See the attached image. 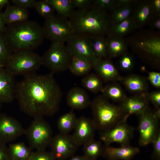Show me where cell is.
<instances>
[{"label": "cell", "mask_w": 160, "mask_h": 160, "mask_svg": "<svg viewBox=\"0 0 160 160\" xmlns=\"http://www.w3.org/2000/svg\"><path fill=\"white\" fill-rule=\"evenodd\" d=\"M91 44L93 51L97 57L103 59L107 56L106 36H92Z\"/></svg>", "instance_id": "obj_34"}, {"label": "cell", "mask_w": 160, "mask_h": 160, "mask_svg": "<svg viewBox=\"0 0 160 160\" xmlns=\"http://www.w3.org/2000/svg\"><path fill=\"white\" fill-rule=\"evenodd\" d=\"M73 6L74 8L77 9H81L87 7L93 3V0H71Z\"/></svg>", "instance_id": "obj_43"}, {"label": "cell", "mask_w": 160, "mask_h": 160, "mask_svg": "<svg viewBox=\"0 0 160 160\" xmlns=\"http://www.w3.org/2000/svg\"><path fill=\"white\" fill-rule=\"evenodd\" d=\"M93 120L96 129L100 132L109 129L129 116L119 106L110 103L103 95L96 97L91 103Z\"/></svg>", "instance_id": "obj_4"}, {"label": "cell", "mask_w": 160, "mask_h": 160, "mask_svg": "<svg viewBox=\"0 0 160 160\" xmlns=\"http://www.w3.org/2000/svg\"><path fill=\"white\" fill-rule=\"evenodd\" d=\"M66 101L73 110L84 109L90 105L91 103L87 92L77 87H73L69 90L67 94Z\"/></svg>", "instance_id": "obj_20"}, {"label": "cell", "mask_w": 160, "mask_h": 160, "mask_svg": "<svg viewBox=\"0 0 160 160\" xmlns=\"http://www.w3.org/2000/svg\"><path fill=\"white\" fill-rule=\"evenodd\" d=\"M151 7L154 17L160 16V0H151Z\"/></svg>", "instance_id": "obj_46"}, {"label": "cell", "mask_w": 160, "mask_h": 160, "mask_svg": "<svg viewBox=\"0 0 160 160\" xmlns=\"http://www.w3.org/2000/svg\"><path fill=\"white\" fill-rule=\"evenodd\" d=\"M8 26L4 38L9 49L13 53L33 51L45 38L43 26L34 21L28 20Z\"/></svg>", "instance_id": "obj_3"}, {"label": "cell", "mask_w": 160, "mask_h": 160, "mask_svg": "<svg viewBox=\"0 0 160 160\" xmlns=\"http://www.w3.org/2000/svg\"><path fill=\"white\" fill-rule=\"evenodd\" d=\"M37 1L36 0H12L13 5L27 9L34 7Z\"/></svg>", "instance_id": "obj_41"}, {"label": "cell", "mask_w": 160, "mask_h": 160, "mask_svg": "<svg viewBox=\"0 0 160 160\" xmlns=\"http://www.w3.org/2000/svg\"><path fill=\"white\" fill-rule=\"evenodd\" d=\"M75 33L106 36L112 25L110 12L92 4L74 10L68 19Z\"/></svg>", "instance_id": "obj_2"}, {"label": "cell", "mask_w": 160, "mask_h": 160, "mask_svg": "<svg viewBox=\"0 0 160 160\" xmlns=\"http://www.w3.org/2000/svg\"><path fill=\"white\" fill-rule=\"evenodd\" d=\"M1 67L0 66V67Z\"/></svg>", "instance_id": "obj_52"}, {"label": "cell", "mask_w": 160, "mask_h": 160, "mask_svg": "<svg viewBox=\"0 0 160 160\" xmlns=\"http://www.w3.org/2000/svg\"></svg>", "instance_id": "obj_53"}, {"label": "cell", "mask_w": 160, "mask_h": 160, "mask_svg": "<svg viewBox=\"0 0 160 160\" xmlns=\"http://www.w3.org/2000/svg\"><path fill=\"white\" fill-rule=\"evenodd\" d=\"M8 148L11 160H28L33 152L23 142L11 144Z\"/></svg>", "instance_id": "obj_27"}, {"label": "cell", "mask_w": 160, "mask_h": 160, "mask_svg": "<svg viewBox=\"0 0 160 160\" xmlns=\"http://www.w3.org/2000/svg\"><path fill=\"white\" fill-rule=\"evenodd\" d=\"M4 37L0 35V66L5 65L7 60L11 55Z\"/></svg>", "instance_id": "obj_37"}, {"label": "cell", "mask_w": 160, "mask_h": 160, "mask_svg": "<svg viewBox=\"0 0 160 160\" xmlns=\"http://www.w3.org/2000/svg\"><path fill=\"white\" fill-rule=\"evenodd\" d=\"M42 65L41 57L33 51L14 52L8 58L6 69L13 76L33 74Z\"/></svg>", "instance_id": "obj_6"}, {"label": "cell", "mask_w": 160, "mask_h": 160, "mask_svg": "<svg viewBox=\"0 0 160 160\" xmlns=\"http://www.w3.org/2000/svg\"><path fill=\"white\" fill-rule=\"evenodd\" d=\"M0 67V103H9L15 98L14 76Z\"/></svg>", "instance_id": "obj_18"}, {"label": "cell", "mask_w": 160, "mask_h": 160, "mask_svg": "<svg viewBox=\"0 0 160 160\" xmlns=\"http://www.w3.org/2000/svg\"><path fill=\"white\" fill-rule=\"evenodd\" d=\"M81 84L85 88L95 93L101 92L104 87L101 79L97 74L93 73L85 75L82 79Z\"/></svg>", "instance_id": "obj_32"}, {"label": "cell", "mask_w": 160, "mask_h": 160, "mask_svg": "<svg viewBox=\"0 0 160 160\" xmlns=\"http://www.w3.org/2000/svg\"><path fill=\"white\" fill-rule=\"evenodd\" d=\"M69 160H88L84 156H73Z\"/></svg>", "instance_id": "obj_49"}, {"label": "cell", "mask_w": 160, "mask_h": 160, "mask_svg": "<svg viewBox=\"0 0 160 160\" xmlns=\"http://www.w3.org/2000/svg\"><path fill=\"white\" fill-rule=\"evenodd\" d=\"M93 3L98 7L109 12L117 5V0H95Z\"/></svg>", "instance_id": "obj_39"}, {"label": "cell", "mask_w": 160, "mask_h": 160, "mask_svg": "<svg viewBox=\"0 0 160 160\" xmlns=\"http://www.w3.org/2000/svg\"><path fill=\"white\" fill-rule=\"evenodd\" d=\"M34 8L40 15L46 19L55 15V10L47 0L37 1Z\"/></svg>", "instance_id": "obj_35"}, {"label": "cell", "mask_w": 160, "mask_h": 160, "mask_svg": "<svg viewBox=\"0 0 160 160\" xmlns=\"http://www.w3.org/2000/svg\"><path fill=\"white\" fill-rule=\"evenodd\" d=\"M28 160H56L53 155L50 152L45 150H36L33 152Z\"/></svg>", "instance_id": "obj_38"}, {"label": "cell", "mask_w": 160, "mask_h": 160, "mask_svg": "<svg viewBox=\"0 0 160 160\" xmlns=\"http://www.w3.org/2000/svg\"><path fill=\"white\" fill-rule=\"evenodd\" d=\"M129 91L139 94L146 93L148 87L145 80L136 75H130L122 78L121 80Z\"/></svg>", "instance_id": "obj_26"}, {"label": "cell", "mask_w": 160, "mask_h": 160, "mask_svg": "<svg viewBox=\"0 0 160 160\" xmlns=\"http://www.w3.org/2000/svg\"><path fill=\"white\" fill-rule=\"evenodd\" d=\"M9 1L8 0H0V9L8 4Z\"/></svg>", "instance_id": "obj_50"}, {"label": "cell", "mask_w": 160, "mask_h": 160, "mask_svg": "<svg viewBox=\"0 0 160 160\" xmlns=\"http://www.w3.org/2000/svg\"><path fill=\"white\" fill-rule=\"evenodd\" d=\"M139 151L138 148L129 145L119 148L104 145L101 156L108 160H130Z\"/></svg>", "instance_id": "obj_17"}, {"label": "cell", "mask_w": 160, "mask_h": 160, "mask_svg": "<svg viewBox=\"0 0 160 160\" xmlns=\"http://www.w3.org/2000/svg\"><path fill=\"white\" fill-rule=\"evenodd\" d=\"M6 25H9L28 20L29 12L27 9L16 5H9L3 12Z\"/></svg>", "instance_id": "obj_23"}, {"label": "cell", "mask_w": 160, "mask_h": 160, "mask_svg": "<svg viewBox=\"0 0 160 160\" xmlns=\"http://www.w3.org/2000/svg\"><path fill=\"white\" fill-rule=\"evenodd\" d=\"M149 101L147 93L139 94L127 97L119 106L124 113L129 116L132 114L139 115L149 108Z\"/></svg>", "instance_id": "obj_16"}, {"label": "cell", "mask_w": 160, "mask_h": 160, "mask_svg": "<svg viewBox=\"0 0 160 160\" xmlns=\"http://www.w3.org/2000/svg\"><path fill=\"white\" fill-rule=\"evenodd\" d=\"M147 96L149 101L154 105L156 109L160 108V92L156 91L147 93Z\"/></svg>", "instance_id": "obj_42"}, {"label": "cell", "mask_w": 160, "mask_h": 160, "mask_svg": "<svg viewBox=\"0 0 160 160\" xmlns=\"http://www.w3.org/2000/svg\"><path fill=\"white\" fill-rule=\"evenodd\" d=\"M83 145V156L88 160H97L101 155L103 146L101 141L93 139Z\"/></svg>", "instance_id": "obj_33"}, {"label": "cell", "mask_w": 160, "mask_h": 160, "mask_svg": "<svg viewBox=\"0 0 160 160\" xmlns=\"http://www.w3.org/2000/svg\"><path fill=\"white\" fill-rule=\"evenodd\" d=\"M134 131V128L124 120L109 129L100 131V138L105 145L114 143H119L121 146L129 145Z\"/></svg>", "instance_id": "obj_12"}, {"label": "cell", "mask_w": 160, "mask_h": 160, "mask_svg": "<svg viewBox=\"0 0 160 160\" xmlns=\"http://www.w3.org/2000/svg\"><path fill=\"white\" fill-rule=\"evenodd\" d=\"M132 17L137 29L142 28L149 25L154 17L151 8V0L138 1Z\"/></svg>", "instance_id": "obj_19"}, {"label": "cell", "mask_w": 160, "mask_h": 160, "mask_svg": "<svg viewBox=\"0 0 160 160\" xmlns=\"http://www.w3.org/2000/svg\"><path fill=\"white\" fill-rule=\"evenodd\" d=\"M43 28L45 38L52 43L64 44L75 33L68 20L57 14L46 19Z\"/></svg>", "instance_id": "obj_9"}, {"label": "cell", "mask_w": 160, "mask_h": 160, "mask_svg": "<svg viewBox=\"0 0 160 160\" xmlns=\"http://www.w3.org/2000/svg\"><path fill=\"white\" fill-rule=\"evenodd\" d=\"M149 25L151 28L160 30V16L154 17L151 20Z\"/></svg>", "instance_id": "obj_47"}, {"label": "cell", "mask_w": 160, "mask_h": 160, "mask_svg": "<svg viewBox=\"0 0 160 160\" xmlns=\"http://www.w3.org/2000/svg\"><path fill=\"white\" fill-rule=\"evenodd\" d=\"M103 96L116 102H121L127 96L121 87L118 84H111L103 87L101 92Z\"/></svg>", "instance_id": "obj_29"}, {"label": "cell", "mask_w": 160, "mask_h": 160, "mask_svg": "<svg viewBox=\"0 0 160 160\" xmlns=\"http://www.w3.org/2000/svg\"><path fill=\"white\" fill-rule=\"evenodd\" d=\"M138 1L120 4L117 0L116 7L110 12L112 25L119 23L132 16L135 6Z\"/></svg>", "instance_id": "obj_22"}, {"label": "cell", "mask_w": 160, "mask_h": 160, "mask_svg": "<svg viewBox=\"0 0 160 160\" xmlns=\"http://www.w3.org/2000/svg\"><path fill=\"white\" fill-rule=\"evenodd\" d=\"M6 143L0 140V160H11Z\"/></svg>", "instance_id": "obj_45"}, {"label": "cell", "mask_w": 160, "mask_h": 160, "mask_svg": "<svg viewBox=\"0 0 160 160\" xmlns=\"http://www.w3.org/2000/svg\"><path fill=\"white\" fill-rule=\"evenodd\" d=\"M137 29L132 16L119 23L113 25L107 36L124 37Z\"/></svg>", "instance_id": "obj_24"}, {"label": "cell", "mask_w": 160, "mask_h": 160, "mask_svg": "<svg viewBox=\"0 0 160 160\" xmlns=\"http://www.w3.org/2000/svg\"><path fill=\"white\" fill-rule=\"evenodd\" d=\"M72 57L64 44L52 43L41 56L42 65L53 73L63 71L68 69Z\"/></svg>", "instance_id": "obj_8"}, {"label": "cell", "mask_w": 160, "mask_h": 160, "mask_svg": "<svg viewBox=\"0 0 160 160\" xmlns=\"http://www.w3.org/2000/svg\"><path fill=\"white\" fill-rule=\"evenodd\" d=\"M96 129L92 120L83 116L77 118L72 135L78 145H83L94 139Z\"/></svg>", "instance_id": "obj_15"}, {"label": "cell", "mask_w": 160, "mask_h": 160, "mask_svg": "<svg viewBox=\"0 0 160 160\" xmlns=\"http://www.w3.org/2000/svg\"><path fill=\"white\" fill-rule=\"evenodd\" d=\"M107 41V56L111 57L121 56L127 52L128 45L124 37H108Z\"/></svg>", "instance_id": "obj_25"}, {"label": "cell", "mask_w": 160, "mask_h": 160, "mask_svg": "<svg viewBox=\"0 0 160 160\" xmlns=\"http://www.w3.org/2000/svg\"><path fill=\"white\" fill-rule=\"evenodd\" d=\"M148 79L154 86L159 88L160 87V73L155 71L148 73Z\"/></svg>", "instance_id": "obj_44"}, {"label": "cell", "mask_w": 160, "mask_h": 160, "mask_svg": "<svg viewBox=\"0 0 160 160\" xmlns=\"http://www.w3.org/2000/svg\"><path fill=\"white\" fill-rule=\"evenodd\" d=\"M94 68L102 80L105 81L121 80L122 77L117 69L110 60L100 59Z\"/></svg>", "instance_id": "obj_21"}, {"label": "cell", "mask_w": 160, "mask_h": 160, "mask_svg": "<svg viewBox=\"0 0 160 160\" xmlns=\"http://www.w3.org/2000/svg\"><path fill=\"white\" fill-rule=\"evenodd\" d=\"M6 25L3 12L0 9V35L5 32L7 28Z\"/></svg>", "instance_id": "obj_48"}, {"label": "cell", "mask_w": 160, "mask_h": 160, "mask_svg": "<svg viewBox=\"0 0 160 160\" xmlns=\"http://www.w3.org/2000/svg\"><path fill=\"white\" fill-rule=\"evenodd\" d=\"M121 56L119 63L120 68L123 70H131L134 65V60L133 56L127 52Z\"/></svg>", "instance_id": "obj_36"}, {"label": "cell", "mask_w": 160, "mask_h": 160, "mask_svg": "<svg viewBox=\"0 0 160 160\" xmlns=\"http://www.w3.org/2000/svg\"><path fill=\"white\" fill-rule=\"evenodd\" d=\"M139 145L142 146L152 143L160 131V108L154 111L150 108L138 115Z\"/></svg>", "instance_id": "obj_10"}, {"label": "cell", "mask_w": 160, "mask_h": 160, "mask_svg": "<svg viewBox=\"0 0 160 160\" xmlns=\"http://www.w3.org/2000/svg\"><path fill=\"white\" fill-rule=\"evenodd\" d=\"M128 46L135 51L159 61L160 57V36L159 31L143 30L126 39Z\"/></svg>", "instance_id": "obj_5"}, {"label": "cell", "mask_w": 160, "mask_h": 160, "mask_svg": "<svg viewBox=\"0 0 160 160\" xmlns=\"http://www.w3.org/2000/svg\"><path fill=\"white\" fill-rule=\"evenodd\" d=\"M53 74L35 73L16 84L15 98L23 112L34 118L51 116L58 111L63 94Z\"/></svg>", "instance_id": "obj_1"}, {"label": "cell", "mask_w": 160, "mask_h": 160, "mask_svg": "<svg viewBox=\"0 0 160 160\" xmlns=\"http://www.w3.org/2000/svg\"><path fill=\"white\" fill-rule=\"evenodd\" d=\"M24 133L30 147L37 151L45 150L52 137L51 128L42 117H34Z\"/></svg>", "instance_id": "obj_7"}, {"label": "cell", "mask_w": 160, "mask_h": 160, "mask_svg": "<svg viewBox=\"0 0 160 160\" xmlns=\"http://www.w3.org/2000/svg\"><path fill=\"white\" fill-rule=\"evenodd\" d=\"M153 150L151 157L153 160H160V131L152 143Z\"/></svg>", "instance_id": "obj_40"}, {"label": "cell", "mask_w": 160, "mask_h": 160, "mask_svg": "<svg viewBox=\"0 0 160 160\" xmlns=\"http://www.w3.org/2000/svg\"><path fill=\"white\" fill-rule=\"evenodd\" d=\"M92 37L85 34L75 33L66 42V46L72 57L84 60L90 63L94 68L101 59L97 57L93 51Z\"/></svg>", "instance_id": "obj_11"}, {"label": "cell", "mask_w": 160, "mask_h": 160, "mask_svg": "<svg viewBox=\"0 0 160 160\" xmlns=\"http://www.w3.org/2000/svg\"><path fill=\"white\" fill-rule=\"evenodd\" d=\"M93 68L88 62L81 59L72 57L68 69L73 74L78 76H85Z\"/></svg>", "instance_id": "obj_28"}, {"label": "cell", "mask_w": 160, "mask_h": 160, "mask_svg": "<svg viewBox=\"0 0 160 160\" xmlns=\"http://www.w3.org/2000/svg\"><path fill=\"white\" fill-rule=\"evenodd\" d=\"M77 119L73 110L61 116L57 123L58 128L60 133L67 134L74 129Z\"/></svg>", "instance_id": "obj_30"}, {"label": "cell", "mask_w": 160, "mask_h": 160, "mask_svg": "<svg viewBox=\"0 0 160 160\" xmlns=\"http://www.w3.org/2000/svg\"><path fill=\"white\" fill-rule=\"evenodd\" d=\"M1 103H0V109L1 106Z\"/></svg>", "instance_id": "obj_51"}, {"label": "cell", "mask_w": 160, "mask_h": 160, "mask_svg": "<svg viewBox=\"0 0 160 160\" xmlns=\"http://www.w3.org/2000/svg\"><path fill=\"white\" fill-rule=\"evenodd\" d=\"M25 130L16 119L6 115H0V140L6 143L24 133Z\"/></svg>", "instance_id": "obj_14"}, {"label": "cell", "mask_w": 160, "mask_h": 160, "mask_svg": "<svg viewBox=\"0 0 160 160\" xmlns=\"http://www.w3.org/2000/svg\"><path fill=\"white\" fill-rule=\"evenodd\" d=\"M57 14L68 19L74 10L71 0H47Z\"/></svg>", "instance_id": "obj_31"}, {"label": "cell", "mask_w": 160, "mask_h": 160, "mask_svg": "<svg viewBox=\"0 0 160 160\" xmlns=\"http://www.w3.org/2000/svg\"><path fill=\"white\" fill-rule=\"evenodd\" d=\"M49 145L50 152L57 160L73 156L79 146L72 135L61 133L52 137Z\"/></svg>", "instance_id": "obj_13"}]
</instances>
